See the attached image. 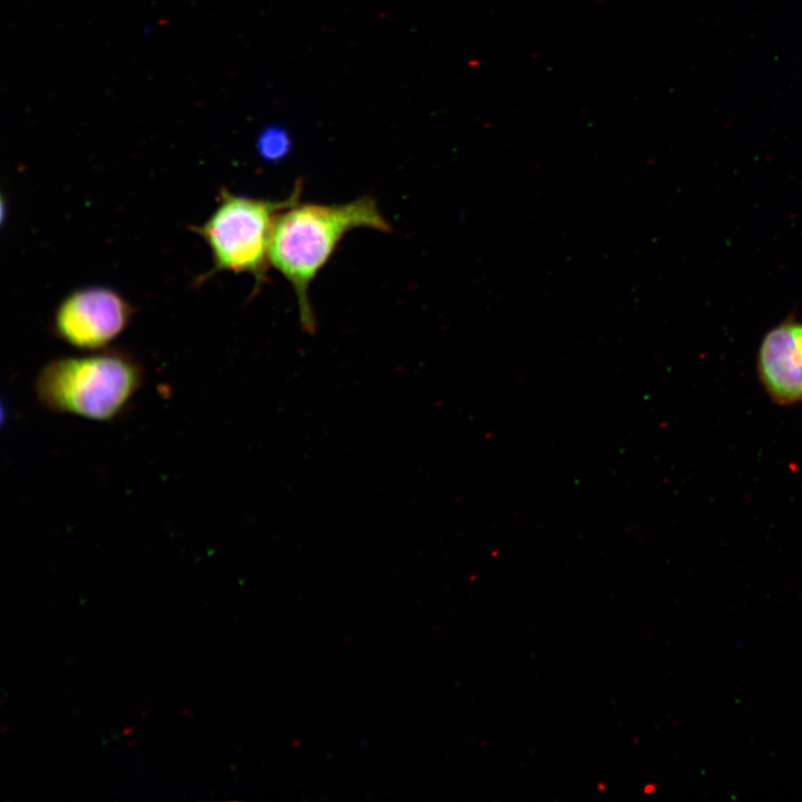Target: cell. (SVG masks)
I'll use <instances>...</instances> for the list:
<instances>
[{
    "label": "cell",
    "mask_w": 802,
    "mask_h": 802,
    "mask_svg": "<svg viewBox=\"0 0 802 802\" xmlns=\"http://www.w3.org/2000/svg\"><path fill=\"white\" fill-rule=\"evenodd\" d=\"M299 200L276 215L270 237L268 261L294 291L303 330L313 333L316 321L309 297L310 285L341 239L355 228L389 233L392 227L371 196L342 204Z\"/></svg>",
    "instance_id": "obj_1"
},
{
    "label": "cell",
    "mask_w": 802,
    "mask_h": 802,
    "mask_svg": "<svg viewBox=\"0 0 802 802\" xmlns=\"http://www.w3.org/2000/svg\"><path fill=\"white\" fill-rule=\"evenodd\" d=\"M302 187L281 200L247 197L223 188L211 216L196 227L207 244L215 271L247 273L266 281L268 245L276 215L300 199Z\"/></svg>",
    "instance_id": "obj_3"
},
{
    "label": "cell",
    "mask_w": 802,
    "mask_h": 802,
    "mask_svg": "<svg viewBox=\"0 0 802 802\" xmlns=\"http://www.w3.org/2000/svg\"><path fill=\"white\" fill-rule=\"evenodd\" d=\"M143 383L140 364L129 354L106 350L48 362L35 381L47 410L94 421H110L129 405Z\"/></svg>",
    "instance_id": "obj_2"
},
{
    "label": "cell",
    "mask_w": 802,
    "mask_h": 802,
    "mask_svg": "<svg viewBox=\"0 0 802 802\" xmlns=\"http://www.w3.org/2000/svg\"><path fill=\"white\" fill-rule=\"evenodd\" d=\"M757 371L774 402L802 401V324L785 321L765 335L759 351Z\"/></svg>",
    "instance_id": "obj_5"
},
{
    "label": "cell",
    "mask_w": 802,
    "mask_h": 802,
    "mask_svg": "<svg viewBox=\"0 0 802 802\" xmlns=\"http://www.w3.org/2000/svg\"><path fill=\"white\" fill-rule=\"evenodd\" d=\"M131 309L111 288L84 287L67 295L53 316L55 334L70 346L95 351L111 343L127 326Z\"/></svg>",
    "instance_id": "obj_4"
},
{
    "label": "cell",
    "mask_w": 802,
    "mask_h": 802,
    "mask_svg": "<svg viewBox=\"0 0 802 802\" xmlns=\"http://www.w3.org/2000/svg\"><path fill=\"white\" fill-rule=\"evenodd\" d=\"M291 139L281 127H268L262 131L257 139V149L267 160L282 159L290 150Z\"/></svg>",
    "instance_id": "obj_6"
}]
</instances>
